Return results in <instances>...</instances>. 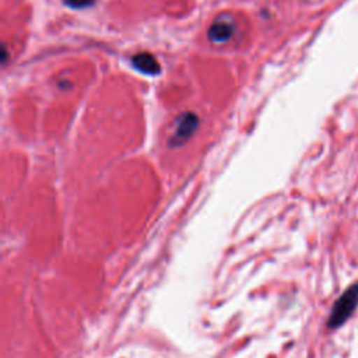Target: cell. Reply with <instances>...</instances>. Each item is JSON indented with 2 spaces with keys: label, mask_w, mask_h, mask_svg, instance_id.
Masks as SVG:
<instances>
[{
  "label": "cell",
  "mask_w": 358,
  "mask_h": 358,
  "mask_svg": "<svg viewBox=\"0 0 358 358\" xmlns=\"http://www.w3.org/2000/svg\"><path fill=\"white\" fill-rule=\"evenodd\" d=\"M358 306V282L350 285L334 302L333 309L329 315L327 326L330 329H337L344 324Z\"/></svg>",
  "instance_id": "cell-1"
},
{
  "label": "cell",
  "mask_w": 358,
  "mask_h": 358,
  "mask_svg": "<svg viewBox=\"0 0 358 358\" xmlns=\"http://www.w3.org/2000/svg\"><path fill=\"white\" fill-rule=\"evenodd\" d=\"M235 24L228 15H221L210 25L207 36L213 43H225L234 35Z\"/></svg>",
  "instance_id": "cell-3"
},
{
  "label": "cell",
  "mask_w": 358,
  "mask_h": 358,
  "mask_svg": "<svg viewBox=\"0 0 358 358\" xmlns=\"http://www.w3.org/2000/svg\"><path fill=\"white\" fill-rule=\"evenodd\" d=\"M92 3L94 0H66V4H69L73 8H85Z\"/></svg>",
  "instance_id": "cell-5"
},
{
  "label": "cell",
  "mask_w": 358,
  "mask_h": 358,
  "mask_svg": "<svg viewBox=\"0 0 358 358\" xmlns=\"http://www.w3.org/2000/svg\"><path fill=\"white\" fill-rule=\"evenodd\" d=\"M199 127V116L193 112H185L179 115L175 120L173 133L169 138L171 147H178L186 143Z\"/></svg>",
  "instance_id": "cell-2"
},
{
  "label": "cell",
  "mask_w": 358,
  "mask_h": 358,
  "mask_svg": "<svg viewBox=\"0 0 358 358\" xmlns=\"http://www.w3.org/2000/svg\"><path fill=\"white\" fill-rule=\"evenodd\" d=\"M131 64L136 70L141 71L143 74H148V76H155L159 73V63L158 60L147 52L143 53H137L133 56L131 59Z\"/></svg>",
  "instance_id": "cell-4"
}]
</instances>
